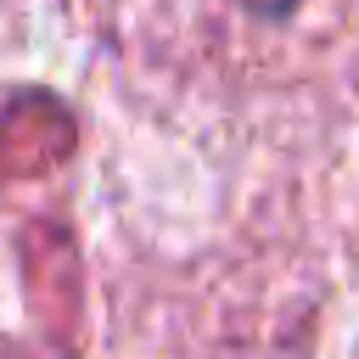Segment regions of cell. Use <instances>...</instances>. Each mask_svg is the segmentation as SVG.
I'll return each mask as SVG.
<instances>
[{
  "instance_id": "obj_1",
  "label": "cell",
  "mask_w": 359,
  "mask_h": 359,
  "mask_svg": "<svg viewBox=\"0 0 359 359\" xmlns=\"http://www.w3.org/2000/svg\"><path fill=\"white\" fill-rule=\"evenodd\" d=\"M258 17H286V11H297V0H247Z\"/></svg>"
}]
</instances>
